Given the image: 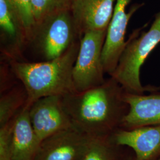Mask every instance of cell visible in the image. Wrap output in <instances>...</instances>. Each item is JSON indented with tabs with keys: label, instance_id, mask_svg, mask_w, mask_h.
<instances>
[{
	"label": "cell",
	"instance_id": "7",
	"mask_svg": "<svg viewBox=\"0 0 160 160\" xmlns=\"http://www.w3.org/2000/svg\"><path fill=\"white\" fill-rule=\"evenodd\" d=\"M131 0H116L114 11L107 30L102 52V62L105 74L110 76L114 72L120 55L126 46L125 34L128 24L133 14L141 7L135 5L127 12Z\"/></svg>",
	"mask_w": 160,
	"mask_h": 160
},
{
	"label": "cell",
	"instance_id": "10",
	"mask_svg": "<svg viewBox=\"0 0 160 160\" xmlns=\"http://www.w3.org/2000/svg\"><path fill=\"white\" fill-rule=\"evenodd\" d=\"M117 145L126 146L135 153V160H155L160 157V125L132 129L120 128L112 135Z\"/></svg>",
	"mask_w": 160,
	"mask_h": 160
},
{
	"label": "cell",
	"instance_id": "3",
	"mask_svg": "<svg viewBox=\"0 0 160 160\" xmlns=\"http://www.w3.org/2000/svg\"><path fill=\"white\" fill-rule=\"evenodd\" d=\"M135 30L126 41L118 65L110 75L124 90L134 94H143L154 90L142 86L141 68L150 53L160 43V12L156 15L150 29L139 34Z\"/></svg>",
	"mask_w": 160,
	"mask_h": 160
},
{
	"label": "cell",
	"instance_id": "1",
	"mask_svg": "<svg viewBox=\"0 0 160 160\" xmlns=\"http://www.w3.org/2000/svg\"><path fill=\"white\" fill-rule=\"evenodd\" d=\"M124 92L110 77L100 86L63 96V108L78 131L91 137L112 135L129 109Z\"/></svg>",
	"mask_w": 160,
	"mask_h": 160
},
{
	"label": "cell",
	"instance_id": "16",
	"mask_svg": "<svg viewBox=\"0 0 160 160\" xmlns=\"http://www.w3.org/2000/svg\"><path fill=\"white\" fill-rule=\"evenodd\" d=\"M74 0H32L36 25L59 12L71 10Z\"/></svg>",
	"mask_w": 160,
	"mask_h": 160
},
{
	"label": "cell",
	"instance_id": "17",
	"mask_svg": "<svg viewBox=\"0 0 160 160\" xmlns=\"http://www.w3.org/2000/svg\"><path fill=\"white\" fill-rule=\"evenodd\" d=\"M20 18L26 30L29 44L33 38L35 21L32 12V0H7Z\"/></svg>",
	"mask_w": 160,
	"mask_h": 160
},
{
	"label": "cell",
	"instance_id": "6",
	"mask_svg": "<svg viewBox=\"0 0 160 160\" xmlns=\"http://www.w3.org/2000/svg\"><path fill=\"white\" fill-rule=\"evenodd\" d=\"M30 119L40 142L58 132L72 126L62 103V96L43 97L33 103L29 110Z\"/></svg>",
	"mask_w": 160,
	"mask_h": 160
},
{
	"label": "cell",
	"instance_id": "19",
	"mask_svg": "<svg viewBox=\"0 0 160 160\" xmlns=\"http://www.w3.org/2000/svg\"><path fill=\"white\" fill-rule=\"evenodd\" d=\"M126 160H134V158H133V157H128Z\"/></svg>",
	"mask_w": 160,
	"mask_h": 160
},
{
	"label": "cell",
	"instance_id": "8",
	"mask_svg": "<svg viewBox=\"0 0 160 160\" xmlns=\"http://www.w3.org/2000/svg\"><path fill=\"white\" fill-rule=\"evenodd\" d=\"M91 137L74 126L43 140L34 160H80Z\"/></svg>",
	"mask_w": 160,
	"mask_h": 160
},
{
	"label": "cell",
	"instance_id": "11",
	"mask_svg": "<svg viewBox=\"0 0 160 160\" xmlns=\"http://www.w3.org/2000/svg\"><path fill=\"white\" fill-rule=\"evenodd\" d=\"M115 0H74L71 12L81 38L90 31L107 30Z\"/></svg>",
	"mask_w": 160,
	"mask_h": 160
},
{
	"label": "cell",
	"instance_id": "20",
	"mask_svg": "<svg viewBox=\"0 0 160 160\" xmlns=\"http://www.w3.org/2000/svg\"><path fill=\"white\" fill-rule=\"evenodd\" d=\"M160 160V157H159V158H157V160Z\"/></svg>",
	"mask_w": 160,
	"mask_h": 160
},
{
	"label": "cell",
	"instance_id": "13",
	"mask_svg": "<svg viewBox=\"0 0 160 160\" xmlns=\"http://www.w3.org/2000/svg\"><path fill=\"white\" fill-rule=\"evenodd\" d=\"M30 108L26 105L14 117L12 160H34L39 148L41 142L30 121Z\"/></svg>",
	"mask_w": 160,
	"mask_h": 160
},
{
	"label": "cell",
	"instance_id": "2",
	"mask_svg": "<svg viewBox=\"0 0 160 160\" xmlns=\"http://www.w3.org/2000/svg\"><path fill=\"white\" fill-rule=\"evenodd\" d=\"M80 42V40L75 42L62 55L50 61L26 62L7 60L16 78L26 90V106H31L34 102L43 97L63 96L77 92L72 79V70Z\"/></svg>",
	"mask_w": 160,
	"mask_h": 160
},
{
	"label": "cell",
	"instance_id": "9",
	"mask_svg": "<svg viewBox=\"0 0 160 160\" xmlns=\"http://www.w3.org/2000/svg\"><path fill=\"white\" fill-rule=\"evenodd\" d=\"M0 40L2 59L22 61L29 39L22 21L7 0H0Z\"/></svg>",
	"mask_w": 160,
	"mask_h": 160
},
{
	"label": "cell",
	"instance_id": "14",
	"mask_svg": "<svg viewBox=\"0 0 160 160\" xmlns=\"http://www.w3.org/2000/svg\"><path fill=\"white\" fill-rule=\"evenodd\" d=\"M28 94L23 84H15L1 93L0 127L5 125L26 106Z\"/></svg>",
	"mask_w": 160,
	"mask_h": 160
},
{
	"label": "cell",
	"instance_id": "18",
	"mask_svg": "<svg viewBox=\"0 0 160 160\" xmlns=\"http://www.w3.org/2000/svg\"><path fill=\"white\" fill-rule=\"evenodd\" d=\"M14 117L5 125L0 127V160H12Z\"/></svg>",
	"mask_w": 160,
	"mask_h": 160
},
{
	"label": "cell",
	"instance_id": "15",
	"mask_svg": "<svg viewBox=\"0 0 160 160\" xmlns=\"http://www.w3.org/2000/svg\"><path fill=\"white\" fill-rule=\"evenodd\" d=\"M119 147L112 135L91 137L80 160H119Z\"/></svg>",
	"mask_w": 160,
	"mask_h": 160
},
{
	"label": "cell",
	"instance_id": "5",
	"mask_svg": "<svg viewBox=\"0 0 160 160\" xmlns=\"http://www.w3.org/2000/svg\"><path fill=\"white\" fill-rule=\"evenodd\" d=\"M107 30L90 31L82 35L72 70L77 92H83L102 84L106 81L102 52Z\"/></svg>",
	"mask_w": 160,
	"mask_h": 160
},
{
	"label": "cell",
	"instance_id": "12",
	"mask_svg": "<svg viewBox=\"0 0 160 160\" xmlns=\"http://www.w3.org/2000/svg\"><path fill=\"white\" fill-rule=\"evenodd\" d=\"M123 98L129 109L120 123V128L129 130L160 125V92L145 95L125 91Z\"/></svg>",
	"mask_w": 160,
	"mask_h": 160
},
{
	"label": "cell",
	"instance_id": "4",
	"mask_svg": "<svg viewBox=\"0 0 160 160\" xmlns=\"http://www.w3.org/2000/svg\"><path fill=\"white\" fill-rule=\"evenodd\" d=\"M81 38L71 10H67L37 24L29 45H34L42 61H45L60 57Z\"/></svg>",
	"mask_w": 160,
	"mask_h": 160
}]
</instances>
